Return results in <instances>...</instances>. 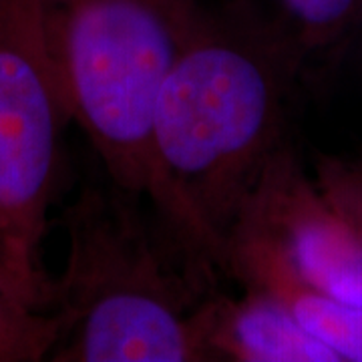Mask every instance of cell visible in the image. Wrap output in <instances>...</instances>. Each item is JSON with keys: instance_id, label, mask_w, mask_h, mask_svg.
<instances>
[{"instance_id": "4", "label": "cell", "mask_w": 362, "mask_h": 362, "mask_svg": "<svg viewBox=\"0 0 362 362\" xmlns=\"http://www.w3.org/2000/svg\"><path fill=\"white\" fill-rule=\"evenodd\" d=\"M66 123L40 0H0V266L40 310H51L54 294L42 244Z\"/></svg>"}, {"instance_id": "6", "label": "cell", "mask_w": 362, "mask_h": 362, "mask_svg": "<svg viewBox=\"0 0 362 362\" xmlns=\"http://www.w3.org/2000/svg\"><path fill=\"white\" fill-rule=\"evenodd\" d=\"M223 272L242 286L276 298L306 332L334 350L340 362H362V306L340 300L302 276L270 235L233 226L226 235Z\"/></svg>"}, {"instance_id": "11", "label": "cell", "mask_w": 362, "mask_h": 362, "mask_svg": "<svg viewBox=\"0 0 362 362\" xmlns=\"http://www.w3.org/2000/svg\"><path fill=\"white\" fill-rule=\"evenodd\" d=\"M352 52H356V54H358V59L362 61V30H361V35H358V39H356V42H354V47H352Z\"/></svg>"}, {"instance_id": "8", "label": "cell", "mask_w": 362, "mask_h": 362, "mask_svg": "<svg viewBox=\"0 0 362 362\" xmlns=\"http://www.w3.org/2000/svg\"><path fill=\"white\" fill-rule=\"evenodd\" d=\"M270 33L302 69L332 65L362 30V0H233Z\"/></svg>"}, {"instance_id": "12", "label": "cell", "mask_w": 362, "mask_h": 362, "mask_svg": "<svg viewBox=\"0 0 362 362\" xmlns=\"http://www.w3.org/2000/svg\"><path fill=\"white\" fill-rule=\"evenodd\" d=\"M0 282H4V284L8 286V288H11V290L14 292L13 284H11V280H8V276H6V272H4V268H2V266H0ZM14 294H16V292H14ZM16 296H18V294H16ZM18 298H21V296H18Z\"/></svg>"}, {"instance_id": "2", "label": "cell", "mask_w": 362, "mask_h": 362, "mask_svg": "<svg viewBox=\"0 0 362 362\" xmlns=\"http://www.w3.org/2000/svg\"><path fill=\"white\" fill-rule=\"evenodd\" d=\"M302 77L284 45L228 0L202 11L159 93V163L221 259L246 197L288 143V105Z\"/></svg>"}, {"instance_id": "7", "label": "cell", "mask_w": 362, "mask_h": 362, "mask_svg": "<svg viewBox=\"0 0 362 362\" xmlns=\"http://www.w3.org/2000/svg\"><path fill=\"white\" fill-rule=\"evenodd\" d=\"M207 344L214 361L340 362L276 298L254 286H242L240 296L214 298Z\"/></svg>"}, {"instance_id": "9", "label": "cell", "mask_w": 362, "mask_h": 362, "mask_svg": "<svg viewBox=\"0 0 362 362\" xmlns=\"http://www.w3.org/2000/svg\"><path fill=\"white\" fill-rule=\"evenodd\" d=\"M61 322L52 310L28 306L0 282V362H39L51 358Z\"/></svg>"}, {"instance_id": "3", "label": "cell", "mask_w": 362, "mask_h": 362, "mask_svg": "<svg viewBox=\"0 0 362 362\" xmlns=\"http://www.w3.org/2000/svg\"><path fill=\"white\" fill-rule=\"evenodd\" d=\"M206 4L202 0H40L57 89L109 180L143 197L223 272L214 240L163 171L156 107Z\"/></svg>"}, {"instance_id": "5", "label": "cell", "mask_w": 362, "mask_h": 362, "mask_svg": "<svg viewBox=\"0 0 362 362\" xmlns=\"http://www.w3.org/2000/svg\"><path fill=\"white\" fill-rule=\"evenodd\" d=\"M233 226L270 235L302 276L362 306V244L304 171L290 141L272 156Z\"/></svg>"}, {"instance_id": "1", "label": "cell", "mask_w": 362, "mask_h": 362, "mask_svg": "<svg viewBox=\"0 0 362 362\" xmlns=\"http://www.w3.org/2000/svg\"><path fill=\"white\" fill-rule=\"evenodd\" d=\"M66 262L51 310L57 362H206L216 262L143 197L109 180L65 211Z\"/></svg>"}, {"instance_id": "10", "label": "cell", "mask_w": 362, "mask_h": 362, "mask_svg": "<svg viewBox=\"0 0 362 362\" xmlns=\"http://www.w3.org/2000/svg\"><path fill=\"white\" fill-rule=\"evenodd\" d=\"M312 177L362 244V151L318 153Z\"/></svg>"}]
</instances>
